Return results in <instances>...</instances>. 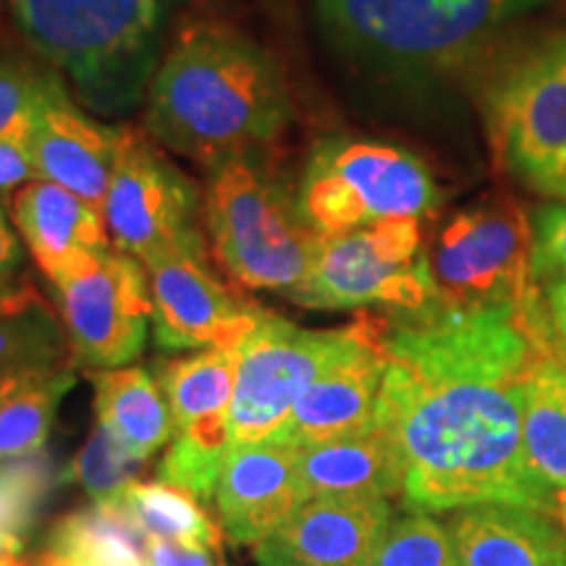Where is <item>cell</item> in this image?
<instances>
[{"mask_svg":"<svg viewBox=\"0 0 566 566\" xmlns=\"http://www.w3.org/2000/svg\"><path fill=\"white\" fill-rule=\"evenodd\" d=\"M11 218L48 281L84 254L111 247L103 212L59 184L34 179L11 197Z\"/></svg>","mask_w":566,"mask_h":566,"instance_id":"cell-20","label":"cell"},{"mask_svg":"<svg viewBox=\"0 0 566 566\" xmlns=\"http://www.w3.org/2000/svg\"><path fill=\"white\" fill-rule=\"evenodd\" d=\"M533 226V273L537 283L566 275V202H543L530 212Z\"/></svg>","mask_w":566,"mask_h":566,"instance_id":"cell-33","label":"cell"},{"mask_svg":"<svg viewBox=\"0 0 566 566\" xmlns=\"http://www.w3.org/2000/svg\"><path fill=\"white\" fill-rule=\"evenodd\" d=\"M53 480V462L42 451L0 462V530L13 537H24L34 512L51 493Z\"/></svg>","mask_w":566,"mask_h":566,"instance_id":"cell-32","label":"cell"},{"mask_svg":"<svg viewBox=\"0 0 566 566\" xmlns=\"http://www.w3.org/2000/svg\"><path fill=\"white\" fill-rule=\"evenodd\" d=\"M11 13L90 108L122 113L153 82L163 0H11Z\"/></svg>","mask_w":566,"mask_h":566,"instance_id":"cell-3","label":"cell"},{"mask_svg":"<svg viewBox=\"0 0 566 566\" xmlns=\"http://www.w3.org/2000/svg\"><path fill=\"white\" fill-rule=\"evenodd\" d=\"M21 258H24V252H21L19 233L13 231L9 212L0 205V286H11L13 275H17L21 265Z\"/></svg>","mask_w":566,"mask_h":566,"instance_id":"cell-36","label":"cell"},{"mask_svg":"<svg viewBox=\"0 0 566 566\" xmlns=\"http://www.w3.org/2000/svg\"><path fill=\"white\" fill-rule=\"evenodd\" d=\"M34 179H38V168H34L27 139L0 137V192H17Z\"/></svg>","mask_w":566,"mask_h":566,"instance_id":"cell-34","label":"cell"},{"mask_svg":"<svg viewBox=\"0 0 566 566\" xmlns=\"http://www.w3.org/2000/svg\"><path fill=\"white\" fill-rule=\"evenodd\" d=\"M202 195L155 142L124 129L103 218L113 244L142 265L174 250H205Z\"/></svg>","mask_w":566,"mask_h":566,"instance_id":"cell-12","label":"cell"},{"mask_svg":"<svg viewBox=\"0 0 566 566\" xmlns=\"http://www.w3.org/2000/svg\"><path fill=\"white\" fill-rule=\"evenodd\" d=\"M359 338V323L336 331H310L268 313L239 346L237 386L229 409L231 446L271 438L286 422L296 399Z\"/></svg>","mask_w":566,"mask_h":566,"instance_id":"cell-11","label":"cell"},{"mask_svg":"<svg viewBox=\"0 0 566 566\" xmlns=\"http://www.w3.org/2000/svg\"><path fill=\"white\" fill-rule=\"evenodd\" d=\"M153 296L155 344L166 352L237 349L265 315L226 286L205 250H174L145 265Z\"/></svg>","mask_w":566,"mask_h":566,"instance_id":"cell-13","label":"cell"},{"mask_svg":"<svg viewBox=\"0 0 566 566\" xmlns=\"http://www.w3.org/2000/svg\"><path fill=\"white\" fill-rule=\"evenodd\" d=\"M391 504L380 495L302 501L254 548L260 566H373Z\"/></svg>","mask_w":566,"mask_h":566,"instance_id":"cell-14","label":"cell"},{"mask_svg":"<svg viewBox=\"0 0 566 566\" xmlns=\"http://www.w3.org/2000/svg\"><path fill=\"white\" fill-rule=\"evenodd\" d=\"M459 566H566V535L554 516L516 504H478L451 512Z\"/></svg>","mask_w":566,"mask_h":566,"instance_id":"cell-19","label":"cell"},{"mask_svg":"<svg viewBox=\"0 0 566 566\" xmlns=\"http://www.w3.org/2000/svg\"><path fill=\"white\" fill-rule=\"evenodd\" d=\"M202 218L218 265L239 286L289 294L313 268L321 233L258 155L208 168Z\"/></svg>","mask_w":566,"mask_h":566,"instance_id":"cell-5","label":"cell"},{"mask_svg":"<svg viewBox=\"0 0 566 566\" xmlns=\"http://www.w3.org/2000/svg\"><path fill=\"white\" fill-rule=\"evenodd\" d=\"M483 113L495 163L543 192L566 150V32L509 63L488 87Z\"/></svg>","mask_w":566,"mask_h":566,"instance_id":"cell-9","label":"cell"},{"mask_svg":"<svg viewBox=\"0 0 566 566\" xmlns=\"http://www.w3.org/2000/svg\"><path fill=\"white\" fill-rule=\"evenodd\" d=\"M11 286H13V283H11ZM11 286H0V302H3V296L9 294V289H11Z\"/></svg>","mask_w":566,"mask_h":566,"instance_id":"cell-42","label":"cell"},{"mask_svg":"<svg viewBox=\"0 0 566 566\" xmlns=\"http://www.w3.org/2000/svg\"><path fill=\"white\" fill-rule=\"evenodd\" d=\"M74 370L59 313L32 286H11L0 302V396Z\"/></svg>","mask_w":566,"mask_h":566,"instance_id":"cell-22","label":"cell"},{"mask_svg":"<svg viewBox=\"0 0 566 566\" xmlns=\"http://www.w3.org/2000/svg\"><path fill=\"white\" fill-rule=\"evenodd\" d=\"M438 302L451 307H514L537 338L554 336L533 273V226L506 197L454 212L428 244Z\"/></svg>","mask_w":566,"mask_h":566,"instance_id":"cell-7","label":"cell"},{"mask_svg":"<svg viewBox=\"0 0 566 566\" xmlns=\"http://www.w3.org/2000/svg\"><path fill=\"white\" fill-rule=\"evenodd\" d=\"M289 124L292 95L279 61L223 24L181 30L147 87V134L205 168L258 155Z\"/></svg>","mask_w":566,"mask_h":566,"instance_id":"cell-2","label":"cell"},{"mask_svg":"<svg viewBox=\"0 0 566 566\" xmlns=\"http://www.w3.org/2000/svg\"><path fill=\"white\" fill-rule=\"evenodd\" d=\"M21 548H24V537H13V535L0 530V556H3V554H21Z\"/></svg>","mask_w":566,"mask_h":566,"instance_id":"cell-39","label":"cell"},{"mask_svg":"<svg viewBox=\"0 0 566 566\" xmlns=\"http://www.w3.org/2000/svg\"><path fill=\"white\" fill-rule=\"evenodd\" d=\"M51 286L76 365L113 370L139 357L153 323V296L137 258L118 247L84 254Z\"/></svg>","mask_w":566,"mask_h":566,"instance_id":"cell-10","label":"cell"},{"mask_svg":"<svg viewBox=\"0 0 566 566\" xmlns=\"http://www.w3.org/2000/svg\"><path fill=\"white\" fill-rule=\"evenodd\" d=\"M543 300H546L551 331H554L556 346L566 349V275L543 283Z\"/></svg>","mask_w":566,"mask_h":566,"instance_id":"cell-37","label":"cell"},{"mask_svg":"<svg viewBox=\"0 0 566 566\" xmlns=\"http://www.w3.org/2000/svg\"><path fill=\"white\" fill-rule=\"evenodd\" d=\"M520 451L530 506L556 516L566 493V359L556 338L537 349L527 370Z\"/></svg>","mask_w":566,"mask_h":566,"instance_id":"cell-18","label":"cell"},{"mask_svg":"<svg viewBox=\"0 0 566 566\" xmlns=\"http://www.w3.org/2000/svg\"><path fill=\"white\" fill-rule=\"evenodd\" d=\"M71 97L53 66L0 59V137H30L32 124L48 105Z\"/></svg>","mask_w":566,"mask_h":566,"instance_id":"cell-29","label":"cell"},{"mask_svg":"<svg viewBox=\"0 0 566 566\" xmlns=\"http://www.w3.org/2000/svg\"><path fill=\"white\" fill-rule=\"evenodd\" d=\"M48 551L71 566H150V535L122 499L92 501L63 514L48 533Z\"/></svg>","mask_w":566,"mask_h":566,"instance_id":"cell-24","label":"cell"},{"mask_svg":"<svg viewBox=\"0 0 566 566\" xmlns=\"http://www.w3.org/2000/svg\"><path fill=\"white\" fill-rule=\"evenodd\" d=\"M556 516H558V522H562V530H564V535H566V493L562 495V501H558Z\"/></svg>","mask_w":566,"mask_h":566,"instance_id":"cell-41","label":"cell"},{"mask_svg":"<svg viewBox=\"0 0 566 566\" xmlns=\"http://www.w3.org/2000/svg\"><path fill=\"white\" fill-rule=\"evenodd\" d=\"M294 462V446L275 438L231 446L212 499L233 543H260L302 504Z\"/></svg>","mask_w":566,"mask_h":566,"instance_id":"cell-16","label":"cell"},{"mask_svg":"<svg viewBox=\"0 0 566 566\" xmlns=\"http://www.w3.org/2000/svg\"><path fill=\"white\" fill-rule=\"evenodd\" d=\"M373 566H459L446 525L428 512H407L388 522Z\"/></svg>","mask_w":566,"mask_h":566,"instance_id":"cell-30","label":"cell"},{"mask_svg":"<svg viewBox=\"0 0 566 566\" xmlns=\"http://www.w3.org/2000/svg\"><path fill=\"white\" fill-rule=\"evenodd\" d=\"M147 470V459L132 457L105 424L92 430L80 457L71 462V478L90 493L92 501H113Z\"/></svg>","mask_w":566,"mask_h":566,"instance_id":"cell-31","label":"cell"},{"mask_svg":"<svg viewBox=\"0 0 566 566\" xmlns=\"http://www.w3.org/2000/svg\"><path fill=\"white\" fill-rule=\"evenodd\" d=\"M118 499L150 537L197 541L208 543L212 548H218V543H221V527L197 506L195 495L171 483H163V480L160 483H139V480H134Z\"/></svg>","mask_w":566,"mask_h":566,"instance_id":"cell-26","label":"cell"},{"mask_svg":"<svg viewBox=\"0 0 566 566\" xmlns=\"http://www.w3.org/2000/svg\"><path fill=\"white\" fill-rule=\"evenodd\" d=\"M386 359L375 321H359V338L334 365L317 375L271 438L294 449L367 433L378 422Z\"/></svg>","mask_w":566,"mask_h":566,"instance_id":"cell-15","label":"cell"},{"mask_svg":"<svg viewBox=\"0 0 566 566\" xmlns=\"http://www.w3.org/2000/svg\"><path fill=\"white\" fill-rule=\"evenodd\" d=\"M558 352H562V357H564V359H566V349H558Z\"/></svg>","mask_w":566,"mask_h":566,"instance_id":"cell-43","label":"cell"},{"mask_svg":"<svg viewBox=\"0 0 566 566\" xmlns=\"http://www.w3.org/2000/svg\"><path fill=\"white\" fill-rule=\"evenodd\" d=\"M304 310L384 307L412 313L438 302L422 221L399 218L365 229L321 233L313 268L286 294Z\"/></svg>","mask_w":566,"mask_h":566,"instance_id":"cell-8","label":"cell"},{"mask_svg":"<svg viewBox=\"0 0 566 566\" xmlns=\"http://www.w3.org/2000/svg\"><path fill=\"white\" fill-rule=\"evenodd\" d=\"M208 543L150 537V566H216Z\"/></svg>","mask_w":566,"mask_h":566,"instance_id":"cell-35","label":"cell"},{"mask_svg":"<svg viewBox=\"0 0 566 566\" xmlns=\"http://www.w3.org/2000/svg\"><path fill=\"white\" fill-rule=\"evenodd\" d=\"M0 566H40V562H38V556L21 558V554H3L0 556Z\"/></svg>","mask_w":566,"mask_h":566,"instance_id":"cell-40","label":"cell"},{"mask_svg":"<svg viewBox=\"0 0 566 566\" xmlns=\"http://www.w3.org/2000/svg\"><path fill=\"white\" fill-rule=\"evenodd\" d=\"M95 412L111 436L137 459H150L171 443L174 417L160 380L145 367L92 373Z\"/></svg>","mask_w":566,"mask_h":566,"instance_id":"cell-23","label":"cell"},{"mask_svg":"<svg viewBox=\"0 0 566 566\" xmlns=\"http://www.w3.org/2000/svg\"><path fill=\"white\" fill-rule=\"evenodd\" d=\"M74 370L24 391L0 396V462L42 451L61 396L74 386Z\"/></svg>","mask_w":566,"mask_h":566,"instance_id":"cell-28","label":"cell"},{"mask_svg":"<svg viewBox=\"0 0 566 566\" xmlns=\"http://www.w3.org/2000/svg\"><path fill=\"white\" fill-rule=\"evenodd\" d=\"M296 205L317 233H338L399 218L424 221L441 208V187L405 147L325 137L304 160Z\"/></svg>","mask_w":566,"mask_h":566,"instance_id":"cell-6","label":"cell"},{"mask_svg":"<svg viewBox=\"0 0 566 566\" xmlns=\"http://www.w3.org/2000/svg\"><path fill=\"white\" fill-rule=\"evenodd\" d=\"M229 449V417L195 422L174 433L158 467V475L163 483H171L200 499H210L216 493Z\"/></svg>","mask_w":566,"mask_h":566,"instance_id":"cell-27","label":"cell"},{"mask_svg":"<svg viewBox=\"0 0 566 566\" xmlns=\"http://www.w3.org/2000/svg\"><path fill=\"white\" fill-rule=\"evenodd\" d=\"M124 129L97 124L71 97L48 105L32 124L30 147L38 179L69 189L103 212Z\"/></svg>","mask_w":566,"mask_h":566,"instance_id":"cell-17","label":"cell"},{"mask_svg":"<svg viewBox=\"0 0 566 566\" xmlns=\"http://www.w3.org/2000/svg\"><path fill=\"white\" fill-rule=\"evenodd\" d=\"M386 359L378 422L405 462L407 512L530 506L522 396L537 338L514 307L433 302L375 321ZM533 509V506H530Z\"/></svg>","mask_w":566,"mask_h":566,"instance_id":"cell-1","label":"cell"},{"mask_svg":"<svg viewBox=\"0 0 566 566\" xmlns=\"http://www.w3.org/2000/svg\"><path fill=\"white\" fill-rule=\"evenodd\" d=\"M294 470L302 501L325 495L394 499L405 493L401 451L384 424L338 441L302 446L296 449Z\"/></svg>","mask_w":566,"mask_h":566,"instance_id":"cell-21","label":"cell"},{"mask_svg":"<svg viewBox=\"0 0 566 566\" xmlns=\"http://www.w3.org/2000/svg\"><path fill=\"white\" fill-rule=\"evenodd\" d=\"M543 197H554V200H564L566 202V150L562 153V158L551 171L546 187H543Z\"/></svg>","mask_w":566,"mask_h":566,"instance_id":"cell-38","label":"cell"},{"mask_svg":"<svg viewBox=\"0 0 566 566\" xmlns=\"http://www.w3.org/2000/svg\"><path fill=\"white\" fill-rule=\"evenodd\" d=\"M237 349H202L195 357L163 359L158 363V380L174 417V433L189 424L229 417L233 386H237Z\"/></svg>","mask_w":566,"mask_h":566,"instance_id":"cell-25","label":"cell"},{"mask_svg":"<svg viewBox=\"0 0 566 566\" xmlns=\"http://www.w3.org/2000/svg\"><path fill=\"white\" fill-rule=\"evenodd\" d=\"M548 0H315L331 40L391 74L462 66Z\"/></svg>","mask_w":566,"mask_h":566,"instance_id":"cell-4","label":"cell"}]
</instances>
